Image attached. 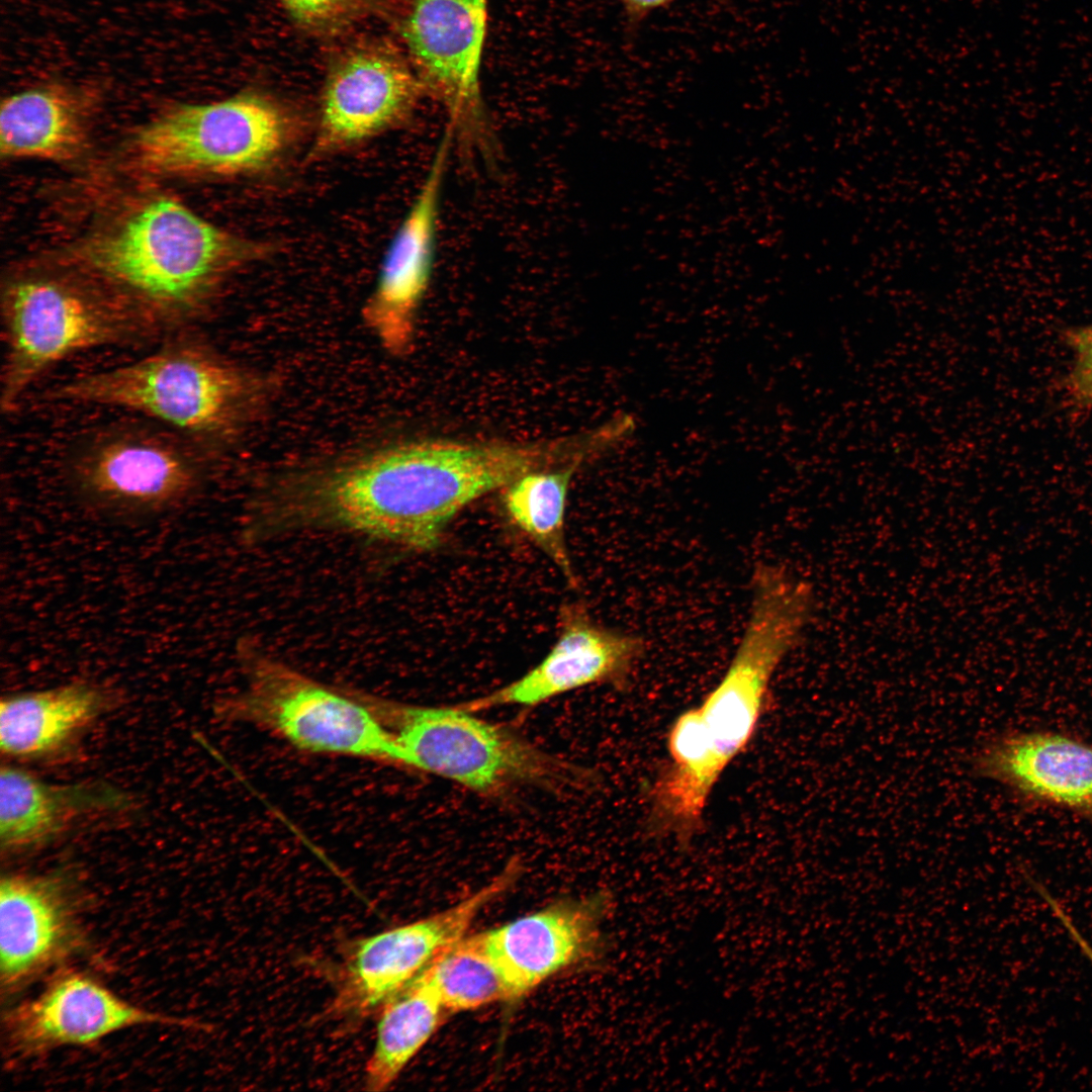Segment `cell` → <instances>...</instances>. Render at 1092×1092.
Instances as JSON below:
<instances>
[{
    "instance_id": "1",
    "label": "cell",
    "mask_w": 1092,
    "mask_h": 1092,
    "mask_svg": "<svg viewBox=\"0 0 1092 1092\" xmlns=\"http://www.w3.org/2000/svg\"><path fill=\"white\" fill-rule=\"evenodd\" d=\"M552 439H425L391 444L289 474L281 507L295 531L333 530L431 551L472 502L556 463Z\"/></svg>"
},
{
    "instance_id": "2",
    "label": "cell",
    "mask_w": 1092,
    "mask_h": 1092,
    "mask_svg": "<svg viewBox=\"0 0 1092 1092\" xmlns=\"http://www.w3.org/2000/svg\"><path fill=\"white\" fill-rule=\"evenodd\" d=\"M266 242L230 233L182 203L141 205L92 250L96 268L161 318L195 310L228 275L267 258Z\"/></svg>"
},
{
    "instance_id": "3",
    "label": "cell",
    "mask_w": 1092,
    "mask_h": 1092,
    "mask_svg": "<svg viewBox=\"0 0 1092 1092\" xmlns=\"http://www.w3.org/2000/svg\"><path fill=\"white\" fill-rule=\"evenodd\" d=\"M358 694L387 728L394 766L443 778L491 799L525 788H576L589 781L584 769L458 705L423 706Z\"/></svg>"
},
{
    "instance_id": "4",
    "label": "cell",
    "mask_w": 1092,
    "mask_h": 1092,
    "mask_svg": "<svg viewBox=\"0 0 1092 1092\" xmlns=\"http://www.w3.org/2000/svg\"><path fill=\"white\" fill-rule=\"evenodd\" d=\"M239 657L244 689L220 705L224 718L264 728L306 752L393 765L390 734L357 691L317 681L251 641L243 640Z\"/></svg>"
},
{
    "instance_id": "5",
    "label": "cell",
    "mask_w": 1092,
    "mask_h": 1092,
    "mask_svg": "<svg viewBox=\"0 0 1092 1092\" xmlns=\"http://www.w3.org/2000/svg\"><path fill=\"white\" fill-rule=\"evenodd\" d=\"M251 378L194 344H175L139 361L77 377L56 397L143 413L200 434L234 429L251 408Z\"/></svg>"
},
{
    "instance_id": "6",
    "label": "cell",
    "mask_w": 1092,
    "mask_h": 1092,
    "mask_svg": "<svg viewBox=\"0 0 1092 1092\" xmlns=\"http://www.w3.org/2000/svg\"><path fill=\"white\" fill-rule=\"evenodd\" d=\"M293 126L274 101L255 93L180 104L139 130L133 154L161 175L232 177L273 166L286 152Z\"/></svg>"
},
{
    "instance_id": "7",
    "label": "cell",
    "mask_w": 1092,
    "mask_h": 1092,
    "mask_svg": "<svg viewBox=\"0 0 1092 1092\" xmlns=\"http://www.w3.org/2000/svg\"><path fill=\"white\" fill-rule=\"evenodd\" d=\"M6 334L1 403L16 407L23 393L51 366L90 348L129 340L141 328L67 284L46 279L12 283L3 300Z\"/></svg>"
},
{
    "instance_id": "8",
    "label": "cell",
    "mask_w": 1092,
    "mask_h": 1092,
    "mask_svg": "<svg viewBox=\"0 0 1092 1092\" xmlns=\"http://www.w3.org/2000/svg\"><path fill=\"white\" fill-rule=\"evenodd\" d=\"M511 860L489 883L453 906L356 940L341 971L335 1006L364 1016L407 986L444 948L466 934L477 915L516 882Z\"/></svg>"
},
{
    "instance_id": "9",
    "label": "cell",
    "mask_w": 1092,
    "mask_h": 1092,
    "mask_svg": "<svg viewBox=\"0 0 1092 1092\" xmlns=\"http://www.w3.org/2000/svg\"><path fill=\"white\" fill-rule=\"evenodd\" d=\"M487 0H414L404 41L425 87L444 104L453 140L479 141L484 132L480 65Z\"/></svg>"
},
{
    "instance_id": "10",
    "label": "cell",
    "mask_w": 1092,
    "mask_h": 1092,
    "mask_svg": "<svg viewBox=\"0 0 1092 1092\" xmlns=\"http://www.w3.org/2000/svg\"><path fill=\"white\" fill-rule=\"evenodd\" d=\"M452 142V133L446 129L362 308L365 326L393 356H404L414 346L418 312L434 269L442 186Z\"/></svg>"
},
{
    "instance_id": "11",
    "label": "cell",
    "mask_w": 1092,
    "mask_h": 1092,
    "mask_svg": "<svg viewBox=\"0 0 1092 1092\" xmlns=\"http://www.w3.org/2000/svg\"><path fill=\"white\" fill-rule=\"evenodd\" d=\"M645 652L640 636L605 627L582 605L566 604L559 612L557 639L538 664L516 680L457 705L473 713L505 706L532 708L587 686L624 688Z\"/></svg>"
},
{
    "instance_id": "12",
    "label": "cell",
    "mask_w": 1092,
    "mask_h": 1092,
    "mask_svg": "<svg viewBox=\"0 0 1092 1092\" xmlns=\"http://www.w3.org/2000/svg\"><path fill=\"white\" fill-rule=\"evenodd\" d=\"M612 906V896L600 891L558 900L483 931L515 999L573 965L597 959L604 947L603 925Z\"/></svg>"
},
{
    "instance_id": "13",
    "label": "cell",
    "mask_w": 1092,
    "mask_h": 1092,
    "mask_svg": "<svg viewBox=\"0 0 1092 1092\" xmlns=\"http://www.w3.org/2000/svg\"><path fill=\"white\" fill-rule=\"evenodd\" d=\"M425 85L395 57L359 52L330 76L310 156L355 146L404 121Z\"/></svg>"
},
{
    "instance_id": "14",
    "label": "cell",
    "mask_w": 1092,
    "mask_h": 1092,
    "mask_svg": "<svg viewBox=\"0 0 1092 1092\" xmlns=\"http://www.w3.org/2000/svg\"><path fill=\"white\" fill-rule=\"evenodd\" d=\"M144 1024L193 1025L135 1006L93 978L68 972L15 1008L7 1027L18 1051L35 1053L61 1045L90 1044L110 1033Z\"/></svg>"
},
{
    "instance_id": "15",
    "label": "cell",
    "mask_w": 1092,
    "mask_h": 1092,
    "mask_svg": "<svg viewBox=\"0 0 1092 1092\" xmlns=\"http://www.w3.org/2000/svg\"><path fill=\"white\" fill-rule=\"evenodd\" d=\"M80 942L70 892L57 876L8 875L0 884V978L16 990Z\"/></svg>"
},
{
    "instance_id": "16",
    "label": "cell",
    "mask_w": 1092,
    "mask_h": 1092,
    "mask_svg": "<svg viewBox=\"0 0 1092 1092\" xmlns=\"http://www.w3.org/2000/svg\"><path fill=\"white\" fill-rule=\"evenodd\" d=\"M977 775L1026 801L1056 806L1092 821V745L1046 731L997 736L976 754Z\"/></svg>"
},
{
    "instance_id": "17",
    "label": "cell",
    "mask_w": 1092,
    "mask_h": 1092,
    "mask_svg": "<svg viewBox=\"0 0 1092 1092\" xmlns=\"http://www.w3.org/2000/svg\"><path fill=\"white\" fill-rule=\"evenodd\" d=\"M82 489L106 505L157 510L186 496L196 470L184 452L154 437L122 435L91 447L76 466Z\"/></svg>"
},
{
    "instance_id": "18",
    "label": "cell",
    "mask_w": 1092,
    "mask_h": 1092,
    "mask_svg": "<svg viewBox=\"0 0 1092 1092\" xmlns=\"http://www.w3.org/2000/svg\"><path fill=\"white\" fill-rule=\"evenodd\" d=\"M667 750L669 759L647 791V830L687 843L702 829L708 798L727 766L705 736L698 707L672 722Z\"/></svg>"
},
{
    "instance_id": "19",
    "label": "cell",
    "mask_w": 1092,
    "mask_h": 1092,
    "mask_svg": "<svg viewBox=\"0 0 1092 1092\" xmlns=\"http://www.w3.org/2000/svg\"><path fill=\"white\" fill-rule=\"evenodd\" d=\"M124 798L97 784H51L18 767L0 771V843L18 851L41 845L92 812L115 809Z\"/></svg>"
},
{
    "instance_id": "20",
    "label": "cell",
    "mask_w": 1092,
    "mask_h": 1092,
    "mask_svg": "<svg viewBox=\"0 0 1092 1092\" xmlns=\"http://www.w3.org/2000/svg\"><path fill=\"white\" fill-rule=\"evenodd\" d=\"M103 691L88 682L4 697L0 703V749L15 758L60 751L105 710Z\"/></svg>"
},
{
    "instance_id": "21",
    "label": "cell",
    "mask_w": 1092,
    "mask_h": 1092,
    "mask_svg": "<svg viewBox=\"0 0 1092 1092\" xmlns=\"http://www.w3.org/2000/svg\"><path fill=\"white\" fill-rule=\"evenodd\" d=\"M84 139L83 100L66 86L31 88L1 103L3 157L70 160L80 153Z\"/></svg>"
},
{
    "instance_id": "22",
    "label": "cell",
    "mask_w": 1092,
    "mask_h": 1092,
    "mask_svg": "<svg viewBox=\"0 0 1092 1092\" xmlns=\"http://www.w3.org/2000/svg\"><path fill=\"white\" fill-rule=\"evenodd\" d=\"M375 1043L365 1069V1088L387 1089L441 1025L446 1012L417 976L379 1009Z\"/></svg>"
},
{
    "instance_id": "23",
    "label": "cell",
    "mask_w": 1092,
    "mask_h": 1092,
    "mask_svg": "<svg viewBox=\"0 0 1092 1092\" xmlns=\"http://www.w3.org/2000/svg\"><path fill=\"white\" fill-rule=\"evenodd\" d=\"M569 463L526 472L503 488V506L511 522L559 568L572 586L577 580L565 539V511L573 473Z\"/></svg>"
},
{
    "instance_id": "24",
    "label": "cell",
    "mask_w": 1092,
    "mask_h": 1092,
    "mask_svg": "<svg viewBox=\"0 0 1092 1092\" xmlns=\"http://www.w3.org/2000/svg\"><path fill=\"white\" fill-rule=\"evenodd\" d=\"M444 1010L463 1012L515 999L484 933L463 935L418 975Z\"/></svg>"
},
{
    "instance_id": "25",
    "label": "cell",
    "mask_w": 1092,
    "mask_h": 1092,
    "mask_svg": "<svg viewBox=\"0 0 1092 1092\" xmlns=\"http://www.w3.org/2000/svg\"><path fill=\"white\" fill-rule=\"evenodd\" d=\"M1064 341L1073 354L1066 388L1071 400L1092 413V324L1068 329Z\"/></svg>"
},
{
    "instance_id": "26",
    "label": "cell",
    "mask_w": 1092,
    "mask_h": 1092,
    "mask_svg": "<svg viewBox=\"0 0 1092 1092\" xmlns=\"http://www.w3.org/2000/svg\"><path fill=\"white\" fill-rule=\"evenodd\" d=\"M300 19L320 22L338 15L352 0H282Z\"/></svg>"
},
{
    "instance_id": "27",
    "label": "cell",
    "mask_w": 1092,
    "mask_h": 1092,
    "mask_svg": "<svg viewBox=\"0 0 1092 1092\" xmlns=\"http://www.w3.org/2000/svg\"><path fill=\"white\" fill-rule=\"evenodd\" d=\"M631 33H636L654 12L667 9L681 0H617Z\"/></svg>"
},
{
    "instance_id": "28",
    "label": "cell",
    "mask_w": 1092,
    "mask_h": 1092,
    "mask_svg": "<svg viewBox=\"0 0 1092 1092\" xmlns=\"http://www.w3.org/2000/svg\"><path fill=\"white\" fill-rule=\"evenodd\" d=\"M1031 885L1033 886L1034 890H1036V892L1039 894V896L1045 901L1048 907L1052 910V912L1054 913L1056 918L1064 926V928L1066 929V931L1068 932V934L1070 935L1072 940L1078 945V947L1081 949L1083 954L1092 964V946H1091V944L1087 941V939L1079 931V929L1073 923L1072 919L1067 914V912L1063 909L1061 904L1039 883H1037V882L1035 883V881L1032 880Z\"/></svg>"
}]
</instances>
